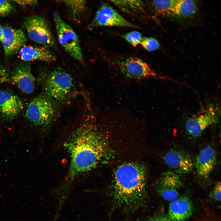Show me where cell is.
Returning <instances> with one entry per match:
<instances>
[{"label":"cell","instance_id":"1","mask_svg":"<svg viewBox=\"0 0 221 221\" xmlns=\"http://www.w3.org/2000/svg\"><path fill=\"white\" fill-rule=\"evenodd\" d=\"M83 108L79 122L64 144L70 159L66 176L68 180L107 163L114 156L92 104L83 103Z\"/></svg>","mask_w":221,"mask_h":221},{"label":"cell","instance_id":"2","mask_svg":"<svg viewBox=\"0 0 221 221\" xmlns=\"http://www.w3.org/2000/svg\"><path fill=\"white\" fill-rule=\"evenodd\" d=\"M147 170L140 163H127L119 165L114 174L109 195L113 210L120 209L132 214L147 205Z\"/></svg>","mask_w":221,"mask_h":221},{"label":"cell","instance_id":"3","mask_svg":"<svg viewBox=\"0 0 221 221\" xmlns=\"http://www.w3.org/2000/svg\"><path fill=\"white\" fill-rule=\"evenodd\" d=\"M56 102L45 94L37 96L29 103L25 116L30 122L44 130L54 121L57 113Z\"/></svg>","mask_w":221,"mask_h":221},{"label":"cell","instance_id":"4","mask_svg":"<svg viewBox=\"0 0 221 221\" xmlns=\"http://www.w3.org/2000/svg\"><path fill=\"white\" fill-rule=\"evenodd\" d=\"M73 83L70 74L62 69H54L49 72L46 79L45 94L56 102H61L71 93Z\"/></svg>","mask_w":221,"mask_h":221},{"label":"cell","instance_id":"5","mask_svg":"<svg viewBox=\"0 0 221 221\" xmlns=\"http://www.w3.org/2000/svg\"><path fill=\"white\" fill-rule=\"evenodd\" d=\"M53 18L59 42L71 57L83 64V56L76 33L57 13H54Z\"/></svg>","mask_w":221,"mask_h":221},{"label":"cell","instance_id":"6","mask_svg":"<svg viewBox=\"0 0 221 221\" xmlns=\"http://www.w3.org/2000/svg\"><path fill=\"white\" fill-rule=\"evenodd\" d=\"M24 25L33 41L48 48L55 47V39L44 18L37 15L30 16L25 20Z\"/></svg>","mask_w":221,"mask_h":221},{"label":"cell","instance_id":"7","mask_svg":"<svg viewBox=\"0 0 221 221\" xmlns=\"http://www.w3.org/2000/svg\"><path fill=\"white\" fill-rule=\"evenodd\" d=\"M100 26L123 27L136 28L138 27L128 21L117 10L107 3L102 4L97 11L89 24V29Z\"/></svg>","mask_w":221,"mask_h":221},{"label":"cell","instance_id":"8","mask_svg":"<svg viewBox=\"0 0 221 221\" xmlns=\"http://www.w3.org/2000/svg\"><path fill=\"white\" fill-rule=\"evenodd\" d=\"M120 72L126 78L140 80L157 77V74L143 60L137 57H130L118 62Z\"/></svg>","mask_w":221,"mask_h":221},{"label":"cell","instance_id":"9","mask_svg":"<svg viewBox=\"0 0 221 221\" xmlns=\"http://www.w3.org/2000/svg\"><path fill=\"white\" fill-rule=\"evenodd\" d=\"M219 121L218 110L211 107L205 113L187 119L185 126L190 134L194 137H197L200 135L206 128L218 123Z\"/></svg>","mask_w":221,"mask_h":221},{"label":"cell","instance_id":"10","mask_svg":"<svg viewBox=\"0 0 221 221\" xmlns=\"http://www.w3.org/2000/svg\"><path fill=\"white\" fill-rule=\"evenodd\" d=\"M158 182V192L164 199L172 201L177 198L178 190L183 183L176 173L172 171L163 173Z\"/></svg>","mask_w":221,"mask_h":221},{"label":"cell","instance_id":"11","mask_svg":"<svg viewBox=\"0 0 221 221\" xmlns=\"http://www.w3.org/2000/svg\"><path fill=\"white\" fill-rule=\"evenodd\" d=\"M163 158L167 165L178 173H188L193 169L194 164L192 157L184 151L172 149L165 154Z\"/></svg>","mask_w":221,"mask_h":221},{"label":"cell","instance_id":"12","mask_svg":"<svg viewBox=\"0 0 221 221\" xmlns=\"http://www.w3.org/2000/svg\"><path fill=\"white\" fill-rule=\"evenodd\" d=\"M23 108L22 100L17 95L5 90H0V115L6 119L17 116Z\"/></svg>","mask_w":221,"mask_h":221},{"label":"cell","instance_id":"13","mask_svg":"<svg viewBox=\"0 0 221 221\" xmlns=\"http://www.w3.org/2000/svg\"><path fill=\"white\" fill-rule=\"evenodd\" d=\"M217 156L216 150L211 146H206L200 151L195 165L199 177L204 178L209 177L215 165Z\"/></svg>","mask_w":221,"mask_h":221},{"label":"cell","instance_id":"14","mask_svg":"<svg viewBox=\"0 0 221 221\" xmlns=\"http://www.w3.org/2000/svg\"><path fill=\"white\" fill-rule=\"evenodd\" d=\"M4 37L2 41L6 56L12 55L24 46L26 41L22 30L7 26L3 28Z\"/></svg>","mask_w":221,"mask_h":221},{"label":"cell","instance_id":"15","mask_svg":"<svg viewBox=\"0 0 221 221\" xmlns=\"http://www.w3.org/2000/svg\"><path fill=\"white\" fill-rule=\"evenodd\" d=\"M193 204L186 196L177 198L170 203L168 209L169 218L172 221H185L192 215Z\"/></svg>","mask_w":221,"mask_h":221},{"label":"cell","instance_id":"16","mask_svg":"<svg viewBox=\"0 0 221 221\" xmlns=\"http://www.w3.org/2000/svg\"><path fill=\"white\" fill-rule=\"evenodd\" d=\"M11 78L13 82L23 92L29 94L33 91L35 78L28 64L23 63L18 66Z\"/></svg>","mask_w":221,"mask_h":221},{"label":"cell","instance_id":"17","mask_svg":"<svg viewBox=\"0 0 221 221\" xmlns=\"http://www.w3.org/2000/svg\"><path fill=\"white\" fill-rule=\"evenodd\" d=\"M20 59L25 61L39 60L47 62L55 61L56 56L48 48L24 45L19 51Z\"/></svg>","mask_w":221,"mask_h":221},{"label":"cell","instance_id":"18","mask_svg":"<svg viewBox=\"0 0 221 221\" xmlns=\"http://www.w3.org/2000/svg\"><path fill=\"white\" fill-rule=\"evenodd\" d=\"M191 0H176L173 7L172 14L180 17H190L196 11V5Z\"/></svg>","mask_w":221,"mask_h":221},{"label":"cell","instance_id":"19","mask_svg":"<svg viewBox=\"0 0 221 221\" xmlns=\"http://www.w3.org/2000/svg\"><path fill=\"white\" fill-rule=\"evenodd\" d=\"M110 2L125 12L136 14L143 12L145 4L142 0H110Z\"/></svg>","mask_w":221,"mask_h":221},{"label":"cell","instance_id":"20","mask_svg":"<svg viewBox=\"0 0 221 221\" xmlns=\"http://www.w3.org/2000/svg\"><path fill=\"white\" fill-rule=\"evenodd\" d=\"M176 0H154L150 4L155 11L160 14H172Z\"/></svg>","mask_w":221,"mask_h":221},{"label":"cell","instance_id":"21","mask_svg":"<svg viewBox=\"0 0 221 221\" xmlns=\"http://www.w3.org/2000/svg\"><path fill=\"white\" fill-rule=\"evenodd\" d=\"M71 13L74 16L79 14L84 10L86 4L85 0L63 1Z\"/></svg>","mask_w":221,"mask_h":221},{"label":"cell","instance_id":"22","mask_svg":"<svg viewBox=\"0 0 221 221\" xmlns=\"http://www.w3.org/2000/svg\"><path fill=\"white\" fill-rule=\"evenodd\" d=\"M121 37L134 47L140 44L143 37L139 32L133 31L122 34Z\"/></svg>","mask_w":221,"mask_h":221},{"label":"cell","instance_id":"23","mask_svg":"<svg viewBox=\"0 0 221 221\" xmlns=\"http://www.w3.org/2000/svg\"><path fill=\"white\" fill-rule=\"evenodd\" d=\"M140 44L145 49L150 52L154 51L160 47V44L158 41L150 37H143Z\"/></svg>","mask_w":221,"mask_h":221},{"label":"cell","instance_id":"24","mask_svg":"<svg viewBox=\"0 0 221 221\" xmlns=\"http://www.w3.org/2000/svg\"><path fill=\"white\" fill-rule=\"evenodd\" d=\"M13 10L12 5L9 1L0 0V16H6L11 12Z\"/></svg>","mask_w":221,"mask_h":221},{"label":"cell","instance_id":"25","mask_svg":"<svg viewBox=\"0 0 221 221\" xmlns=\"http://www.w3.org/2000/svg\"><path fill=\"white\" fill-rule=\"evenodd\" d=\"M9 80V75L7 71L0 65V83L7 82Z\"/></svg>","mask_w":221,"mask_h":221},{"label":"cell","instance_id":"26","mask_svg":"<svg viewBox=\"0 0 221 221\" xmlns=\"http://www.w3.org/2000/svg\"><path fill=\"white\" fill-rule=\"evenodd\" d=\"M221 183L220 182H218L214 188V195L215 199L218 201L221 200Z\"/></svg>","mask_w":221,"mask_h":221},{"label":"cell","instance_id":"27","mask_svg":"<svg viewBox=\"0 0 221 221\" xmlns=\"http://www.w3.org/2000/svg\"><path fill=\"white\" fill-rule=\"evenodd\" d=\"M17 3L22 6H34L37 3L36 0H16L14 1Z\"/></svg>","mask_w":221,"mask_h":221},{"label":"cell","instance_id":"28","mask_svg":"<svg viewBox=\"0 0 221 221\" xmlns=\"http://www.w3.org/2000/svg\"><path fill=\"white\" fill-rule=\"evenodd\" d=\"M149 221H172L169 218L164 216H159Z\"/></svg>","mask_w":221,"mask_h":221},{"label":"cell","instance_id":"29","mask_svg":"<svg viewBox=\"0 0 221 221\" xmlns=\"http://www.w3.org/2000/svg\"><path fill=\"white\" fill-rule=\"evenodd\" d=\"M4 37L3 28L0 25V41L1 42L3 41Z\"/></svg>","mask_w":221,"mask_h":221}]
</instances>
